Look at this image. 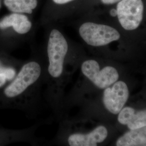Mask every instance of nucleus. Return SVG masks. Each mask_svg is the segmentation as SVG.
Returning a JSON list of instances; mask_svg holds the SVG:
<instances>
[{"mask_svg":"<svg viewBox=\"0 0 146 146\" xmlns=\"http://www.w3.org/2000/svg\"><path fill=\"white\" fill-rule=\"evenodd\" d=\"M8 81L5 75L0 71V88L3 87Z\"/></svg>","mask_w":146,"mask_h":146,"instance_id":"obj_12","label":"nucleus"},{"mask_svg":"<svg viewBox=\"0 0 146 146\" xmlns=\"http://www.w3.org/2000/svg\"><path fill=\"white\" fill-rule=\"evenodd\" d=\"M116 10L118 20L123 28L133 31L140 26L143 13L142 0H121Z\"/></svg>","mask_w":146,"mask_h":146,"instance_id":"obj_6","label":"nucleus"},{"mask_svg":"<svg viewBox=\"0 0 146 146\" xmlns=\"http://www.w3.org/2000/svg\"><path fill=\"white\" fill-rule=\"evenodd\" d=\"M4 3L9 11L15 13L31 14L37 5V0H5Z\"/></svg>","mask_w":146,"mask_h":146,"instance_id":"obj_11","label":"nucleus"},{"mask_svg":"<svg viewBox=\"0 0 146 146\" xmlns=\"http://www.w3.org/2000/svg\"><path fill=\"white\" fill-rule=\"evenodd\" d=\"M117 146H146V126L130 130L119 137Z\"/></svg>","mask_w":146,"mask_h":146,"instance_id":"obj_10","label":"nucleus"},{"mask_svg":"<svg viewBox=\"0 0 146 146\" xmlns=\"http://www.w3.org/2000/svg\"><path fill=\"white\" fill-rule=\"evenodd\" d=\"M121 0H101V2L105 5H111L118 2Z\"/></svg>","mask_w":146,"mask_h":146,"instance_id":"obj_14","label":"nucleus"},{"mask_svg":"<svg viewBox=\"0 0 146 146\" xmlns=\"http://www.w3.org/2000/svg\"><path fill=\"white\" fill-rule=\"evenodd\" d=\"M3 65V64H2V62H1V61L0 60V67L2 66Z\"/></svg>","mask_w":146,"mask_h":146,"instance_id":"obj_17","label":"nucleus"},{"mask_svg":"<svg viewBox=\"0 0 146 146\" xmlns=\"http://www.w3.org/2000/svg\"><path fill=\"white\" fill-rule=\"evenodd\" d=\"M11 27L17 34L25 35L31 30L32 23L25 15L14 13L6 16L0 21L1 29L4 30Z\"/></svg>","mask_w":146,"mask_h":146,"instance_id":"obj_9","label":"nucleus"},{"mask_svg":"<svg viewBox=\"0 0 146 146\" xmlns=\"http://www.w3.org/2000/svg\"><path fill=\"white\" fill-rule=\"evenodd\" d=\"M79 34L87 44L102 47L118 40L120 33L111 27L88 22L79 28Z\"/></svg>","mask_w":146,"mask_h":146,"instance_id":"obj_5","label":"nucleus"},{"mask_svg":"<svg viewBox=\"0 0 146 146\" xmlns=\"http://www.w3.org/2000/svg\"><path fill=\"white\" fill-rule=\"evenodd\" d=\"M45 59L46 98L58 119L63 118L65 89L73 72L74 61L69 55L68 41L56 29L49 35Z\"/></svg>","mask_w":146,"mask_h":146,"instance_id":"obj_1","label":"nucleus"},{"mask_svg":"<svg viewBox=\"0 0 146 146\" xmlns=\"http://www.w3.org/2000/svg\"><path fill=\"white\" fill-rule=\"evenodd\" d=\"M121 124L126 125L130 130L146 126V110L136 111L130 107L123 108L118 115Z\"/></svg>","mask_w":146,"mask_h":146,"instance_id":"obj_8","label":"nucleus"},{"mask_svg":"<svg viewBox=\"0 0 146 146\" xmlns=\"http://www.w3.org/2000/svg\"><path fill=\"white\" fill-rule=\"evenodd\" d=\"M10 142V141H9V140H8L7 139H4L2 136L1 137V136H0V145H3L4 143H5V142Z\"/></svg>","mask_w":146,"mask_h":146,"instance_id":"obj_16","label":"nucleus"},{"mask_svg":"<svg viewBox=\"0 0 146 146\" xmlns=\"http://www.w3.org/2000/svg\"><path fill=\"white\" fill-rule=\"evenodd\" d=\"M108 135V130L103 125H98L91 131L83 133L69 129L60 123L53 143L62 146H96L103 143Z\"/></svg>","mask_w":146,"mask_h":146,"instance_id":"obj_3","label":"nucleus"},{"mask_svg":"<svg viewBox=\"0 0 146 146\" xmlns=\"http://www.w3.org/2000/svg\"><path fill=\"white\" fill-rule=\"evenodd\" d=\"M44 80L45 60L32 58L22 63L1 96L5 102L33 115L36 111Z\"/></svg>","mask_w":146,"mask_h":146,"instance_id":"obj_2","label":"nucleus"},{"mask_svg":"<svg viewBox=\"0 0 146 146\" xmlns=\"http://www.w3.org/2000/svg\"><path fill=\"white\" fill-rule=\"evenodd\" d=\"M0 7H1V3H0Z\"/></svg>","mask_w":146,"mask_h":146,"instance_id":"obj_18","label":"nucleus"},{"mask_svg":"<svg viewBox=\"0 0 146 146\" xmlns=\"http://www.w3.org/2000/svg\"><path fill=\"white\" fill-rule=\"evenodd\" d=\"M110 15L113 16L115 17L117 16V10L116 9H112L110 11Z\"/></svg>","mask_w":146,"mask_h":146,"instance_id":"obj_15","label":"nucleus"},{"mask_svg":"<svg viewBox=\"0 0 146 146\" xmlns=\"http://www.w3.org/2000/svg\"><path fill=\"white\" fill-rule=\"evenodd\" d=\"M54 2L58 5H63L69 3L71 1H73L74 0H52Z\"/></svg>","mask_w":146,"mask_h":146,"instance_id":"obj_13","label":"nucleus"},{"mask_svg":"<svg viewBox=\"0 0 146 146\" xmlns=\"http://www.w3.org/2000/svg\"><path fill=\"white\" fill-rule=\"evenodd\" d=\"M128 98V86L120 81L115 82L111 87L104 89L102 99L104 108L111 114H117L123 108Z\"/></svg>","mask_w":146,"mask_h":146,"instance_id":"obj_7","label":"nucleus"},{"mask_svg":"<svg viewBox=\"0 0 146 146\" xmlns=\"http://www.w3.org/2000/svg\"><path fill=\"white\" fill-rule=\"evenodd\" d=\"M81 72L90 83L100 89L109 87L119 78L114 67L108 66L101 69L99 63L93 59L84 61L81 64Z\"/></svg>","mask_w":146,"mask_h":146,"instance_id":"obj_4","label":"nucleus"}]
</instances>
